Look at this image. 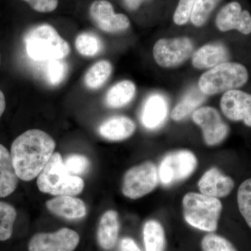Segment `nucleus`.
I'll use <instances>...</instances> for the list:
<instances>
[{
    "label": "nucleus",
    "mask_w": 251,
    "mask_h": 251,
    "mask_svg": "<svg viewBox=\"0 0 251 251\" xmlns=\"http://www.w3.org/2000/svg\"><path fill=\"white\" fill-rule=\"evenodd\" d=\"M145 0H125L126 5L130 10H136Z\"/></svg>",
    "instance_id": "35"
},
{
    "label": "nucleus",
    "mask_w": 251,
    "mask_h": 251,
    "mask_svg": "<svg viewBox=\"0 0 251 251\" xmlns=\"http://www.w3.org/2000/svg\"><path fill=\"white\" fill-rule=\"evenodd\" d=\"M120 232V221L117 211H105L99 221L97 240L105 251H110L116 245Z\"/></svg>",
    "instance_id": "19"
},
{
    "label": "nucleus",
    "mask_w": 251,
    "mask_h": 251,
    "mask_svg": "<svg viewBox=\"0 0 251 251\" xmlns=\"http://www.w3.org/2000/svg\"><path fill=\"white\" fill-rule=\"evenodd\" d=\"M249 80L247 68L237 62H226L211 68L200 78L198 87L205 95L237 90Z\"/></svg>",
    "instance_id": "5"
},
{
    "label": "nucleus",
    "mask_w": 251,
    "mask_h": 251,
    "mask_svg": "<svg viewBox=\"0 0 251 251\" xmlns=\"http://www.w3.org/2000/svg\"><path fill=\"white\" fill-rule=\"evenodd\" d=\"M120 249V251H141L135 240L130 237H125L122 239Z\"/></svg>",
    "instance_id": "34"
},
{
    "label": "nucleus",
    "mask_w": 251,
    "mask_h": 251,
    "mask_svg": "<svg viewBox=\"0 0 251 251\" xmlns=\"http://www.w3.org/2000/svg\"><path fill=\"white\" fill-rule=\"evenodd\" d=\"M136 88L134 82L123 80L110 87L105 96V102L110 108H120L128 105L134 99Z\"/></svg>",
    "instance_id": "21"
},
{
    "label": "nucleus",
    "mask_w": 251,
    "mask_h": 251,
    "mask_svg": "<svg viewBox=\"0 0 251 251\" xmlns=\"http://www.w3.org/2000/svg\"><path fill=\"white\" fill-rule=\"evenodd\" d=\"M18 179L11 153L0 144V198L12 194L17 188Z\"/></svg>",
    "instance_id": "20"
},
{
    "label": "nucleus",
    "mask_w": 251,
    "mask_h": 251,
    "mask_svg": "<svg viewBox=\"0 0 251 251\" xmlns=\"http://www.w3.org/2000/svg\"><path fill=\"white\" fill-rule=\"evenodd\" d=\"M237 204L241 214L251 229V178L245 180L238 188Z\"/></svg>",
    "instance_id": "29"
},
{
    "label": "nucleus",
    "mask_w": 251,
    "mask_h": 251,
    "mask_svg": "<svg viewBox=\"0 0 251 251\" xmlns=\"http://www.w3.org/2000/svg\"><path fill=\"white\" fill-rule=\"evenodd\" d=\"M46 204L54 215L70 221L82 219L87 214L85 202L74 196H56L48 201Z\"/></svg>",
    "instance_id": "16"
},
{
    "label": "nucleus",
    "mask_w": 251,
    "mask_h": 251,
    "mask_svg": "<svg viewBox=\"0 0 251 251\" xmlns=\"http://www.w3.org/2000/svg\"><path fill=\"white\" fill-rule=\"evenodd\" d=\"M143 239L146 251H163L166 247V234L159 221L148 220L143 226Z\"/></svg>",
    "instance_id": "23"
},
{
    "label": "nucleus",
    "mask_w": 251,
    "mask_h": 251,
    "mask_svg": "<svg viewBox=\"0 0 251 251\" xmlns=\"http://www.w3.org/2000/svg\"><path fill=\"white\" fill-rule=\"evenodd\" d=\"M33 9L41 13L52 12L57 9L59 0H23Z\"/></svg>",
    "instance_id": "33"
},
{
    "label": "nucleus",
    "mask_w": 251,
    "mask_h": 251,
    "mask_svg": "<svg viewBox=\"0 0 251 251\" xmlns=\"http://www.w3.org/2000/svg\"><path fill=\"white\" fill-rule=\"evenodd\" d=\"M159 182L158 169L151 161H147L130 168L124 176L122 191L125 197L139 199L147 196Z\"/></svg>",
    "instance_id": "7"
},
{
    "label": "nucleus",
    "mask_w": 251,
    "mask_h": 251,
    "mask_svg": "<svg viewBox=\"0 0 251 251\" xmlns=\"http://www.w3.org/2000/svg\"><path fill=\"white\" fill-rule=\"evenodd\" d=\"M197 166V157L192 151L187 150L173 151L162 158L158 166V179L164 186H173L187 179Z\"/></svg>",
    "instance_id": "6"
},
{
    "label": "nucleus",
    "mask_w": 251,
    "mask_h": 251,
    "mask_svg": "<svg viewBox=\"0 0 251 251\" xmlns=\"http://www.w3.org/2000/svg\"><path fill=\"white\" fill-rule=\"evenodd\" d=\"M202 251H238L232 242L219 234H206L201 241Z\"/></svg>",
    "instance_id": "30"
},
{
    "label": "nucleus",
    "mask_w": 251,
    "mask_h": 251,
    "mask_svg": "<svg viewBox=\"0 0 251 251\" xmlns=\"http://www.w3.org/2000/svg\"><path fill=\"white\" fill-rule=\"evenodd\" d=\"M111 64L106 60L99 61L86 73L84 82L90 90H98L105 85L111 75Z\"/></svg>",
    "instance_id": "24"
},
{
    "label": "nucleus",
    "mask_w": 251,
    "mask_h": 251,
    "mask_svg": "<svg viewBox=\"0 0 251 251\" xmlns=\"http://www.w3.org/2000/svg\"><path fill=\"white\" fill-rule=\"evenodd\" d=\"M44 77L52 86H57L65 80L68 74V64L64 59L44 62Z\"/></svg>",
    "instance_id": "26"
},
{
    "label": "nucleus",
    "mask_w": 251,
    "mask_h": 251,
    "mask_svg": "<svg viewBox=\"0 0 251 251\" xmlns=\"http://www.w3.org/2000/svg\"><path fill=\"white\" fill-rule=\"evenodd\" d=\"M75 46L77 52L85 57H94L102 50L100 39L91 33L79 34L75 39Z\"/></svg>",
    "instance_id": "27"
},
{
    "label": "nucleus",
    "mask_w": 251,
    "mask_h": 251,
    "mask_svg": "<svg viewBox=\"0 0 251 251\" xmlns=\"http://www.w3.org/2000/svg\"><path fill=\"white\" fill-rule=\"evenodd\" d=\"M17 216L16 209L7 202L0 201V241L8 240L14 231V225Z\"/></svg>",
    "instance_id": "25"
},
{
    "label": "nucleus",
    "mask_w": 251,
    "mask_h": 251,
    "mask_svg": "<svg viewBox=\"0 0 251 251\" xmlns=\"http://www.w3.org/2000/svg\"><path fill=\"white\" fill-rule=\"evenodd\" d=\"M225 116L234 122H244L251 127V94L238 90L225 92L221 99Z\"/></svg>",
    "instance_id": "12"
},
{
    "label": "nucleus",
    "mask_w": 251,
    "mask_h": 251,
    "mask_svg": "<svg viewBox=\"0 0 251 251\" xmlns=\"http://www.w3.org/2000/svg\"><path fill=\"white\" fill-rule=\"evenodd\" d=\"M0 60H1V59H0ZM0 62H1V61H0Z\"/></svg>",
    "instance_id": "37"
},
{
    "label": "nucleus",
    "mask_w": 251,
    "mask_h": 251,
    "mask_svg": "<svg viewBox=\"0 0 251 251\" xmlns=\"http://www.w3.org/2000/svg\"><path fill=\"white\" fill-rule=\"evenodd\" d=\"M220 1L221 0H196L191 16L193 24L196 27L204 25Z\"/></svg>",
    "instance_id": "28"
},
{
    "label": "nucleus",
    "mask_w": 251,
    "mask_h": 251,
    "mask_svg": "<svg viewBox=\"0 0 251 251\" xmlns=\"http://www.w3.org/2000/svg\"><path fill=\"white\" fill-rule=\"evenodd\" d=\"M136 129L133 120L125 116L107 119L99 128V134L110 141H122L130 138Z\"/></svg>",
    "instance_id": "17"
},
{
    "label": "nucleus",
    "mask_w": 251,
    "mask_h": 251,
    "mask_svg": "<svg viewBox=\"0 0 251 251\" xmlns=\"http://www.w3.org/2000/svg\"><path fill=\"white\" fill-rule=\"evenodd\" d=\"M205 99V94L201 92L199 87H193L173 109L171 112L172 119L176 122L184 120L199 108Z\"/></svg>",
    "instance_id": "22"
},
{
    "label": "nucleus",
    "mask_w": 251,
    "mask_h": 251,
    "mask_svg": "<svg viewBox=\"0 0 251 251\" xmlns=\"http://www.w3.org/2000/svg\"><path fill=\"white\" fill-rule=\"evenodd\" d=\"M198 188L202 194L210 197L221 198L227 197L234 187V181L219 168H211L204 173L198 183Z\"/></svg>",
    "instance_id": "14"
},
{
    "label": "nucleus",
    "mask_w": 251,
    "mask_h": 251,
    "mask_svg": "<svg viewBox=\"0 0 251 251\" xmlns=\"http://www.w3.org/2000/svg\"><path fill=\"white\" fill-rule=\"evenodd\" d=\"M193 120L202 129L203 138L208 146L222 143L228 136V125L219 112L211 107H201L193 113Z\"/></svg>",
    "instance_id": "9"
},
{
    "label": "nucleus",
    "mask_w": 251,
    "mask_h": 251,
    "mask_svg": "<svg viewBox=\"0 0 251 251\" xmlns=\"http://www.w3.org/2000/svg\"><path fill=\"white\" fill-rule=\"evenodd\" d=\"M228 51L219 43L206 44L196 50L192 55L193 67L198 69H211L227 62Z\"/></svg>",
    "instance_id": "18"
},
{
    "label": "nucleus",
    "mask_w": 251,
    "mask_h": 251,
    "mask_svg": "<svg viewBox=\"0 0 251 251\" xmlns=\"http://www.w3.org/2000/svg\"><path fill=\"white\" fill-rule=\"evenodd\" d=\"M168 114V100L161 94H153L149 96L143 104L140 121L148 129H157L165 123Z\"/></svg>",
    "instance_id": "15"
},
{
    "label": "nucleus",
    "mask_w": 251,
    "mask_h": 251,
    "mask_svg": "<svg viewBox=\"0 0 251 251\" xmlns=\"http://www.w3.org/2000/svg\"><path fill=\"white\" fill-rule=\"evenodd\" d=\"M56 143L46 132L28 130L13 142L11 156L15 171L20 179H35L54 153Z\"/></svg>",
    "instance_id": "1"
},
{
    "label": "nucleus",
    "mask_w": 251,
    "mask_h": 251,
    "mask_svg": "<svg viewBox=\"0 0 251 251\" xmlns=\"http://www.w3.org/2000/svg\"><path fill=\"white\" fill-rule=\"evenodd\" d=\"M90 16L96 26L105 32L117 33L130 27L128 17L115 14L112 5L105 0L94 1L90 6Z\"/></svg>",
    "instance_id": "11"
},
{
    "label": "nucleus",
    "mask_w": 251,
    "mask_h": 251,
    "mask_svg": "<svg viewBox=\"0 0 251 251\" xmlns=\"http://www.w3.org/2000/svg\"><path fill=\"white\" fill-rule=\"evenodd\" d=\"M6 108V100H5L4 94L0 90V118L4 112Z\"/></svg>",
    "instance_id": "36"
},
{
    "label": "nucleus",
    "mask_w": 251,
    "mask_h": 251,
    "mask_svg": "<svg viewBox=\"0 0 251 251\" xmlns=\"http://www.w3.org/2000/svg\"><path fill=\"white\" fill-rule=\"evenodd\" d=\"M64 161L67 171L75 176L85 174L90 168V161L83 155L72 154Z\"/></svg>",
    "instance_id": "31"
},
{
    "label": "nucleus",
    "mask_w": 251,
    "mask_h": 251,
    "mask_svg": "<svg viewBox=\"0 0 251 251\" xmlns=\"http://www.w3.org/2000/svg\"><path fill=\"white\" fill-rule=\"evenodd\" d=\"M216 24L221 31L236 29L244 35L251 33V15L243 10L237 1H232L221 9L216 16Z\"/></svg>",
    "instance_id": "13"
},
{
    "label": "nucleus",
    "mask_w": 251,
    "mask_h": 251,
    "mask_svg": "<svg viewBox=\"0 0 251 251\" xmlns=\"http://www.w3.org/2000/svg\"><path fill=\"white\" fill-rule=\"evenodd\" d=\"M193 41L188 37L161 39L153 46V58L160 67H179L193 54Z\"/></svg>",
    "instance_id": "8"
},
{
    "label": "nucleus",
    "mask_w": 251,
    "mask_h": 251,
    "mask_svg": "<svg viewBox=\"0 0 251 251\" xmlns=\"http://www.w3.org/2000/svg\"><path fill=\"white\" fill-rule=\"evenodd\" d=\"M24 42L28 56L39 62L64 59L71 52L67 41L50 25L31 28L25 36Z\"/></svg>",
    "instance_id": "2"
},
{
    "label": "nucleus",
    "mask_w": 251,
    "mask_h": 251,
    "mask_svg": "<svg viewBox=\"0 0 251 251\" xmlns=\"http://www.w3.org/2000/svg\"><path fill=\"white\" fill-rule=\"evenodd\" d=\"M182 207L185 221L191 227L210 233L217 229L223 210L219 198L189 192L183 198Z\"/></svg>",
    "instance_id": "4"
},
{
    "label": "nucleus",
    "mask_w": 251,
    "mask_h": 251,
    "mask_svg": "<svg viewBox=\"0 0 251 251\" xmlns=\"http://www.w3.org/2000/svg\"><path fill=\"white\" fill-rule=\"evenodd\" d=\"M196 0H179V4L175 11L174 22L178 25H183L191 18Z\"/></svg>",
    "instance_id": "32"
},
{
    "label": "nucleus",
    "mask_w": 251,
    "mask_h": 251,
    "mask_svg": "<svg viewBox=\"0 0 251 251\" xmlns=\"http://www.w3.org/2000/svg\"><path fill=\"white\" fill-rule=\"evenodd\" d=\"M39 191L52 196H74L83 191L85 183L67 171L60 153L54 152L37 178Z\"/></svg>",
    "instance_id": "3"
},
{
    "label": "nucleus",
    "mask_w": 251,
    "mask_h": 251,
    "mask_svg": "<svg viewBox=\"0 0 251 251\" xmlns=\"http://www.w3.org/2000/svg\"><path fill=\"white\" fill-rule=\"evenodd\" d=\"M80 242L75 231L62 228L57 232L36 234L28 245L29 251H74Z\"/></svg>",
    "instance_id": "10"
}]
</instances>
